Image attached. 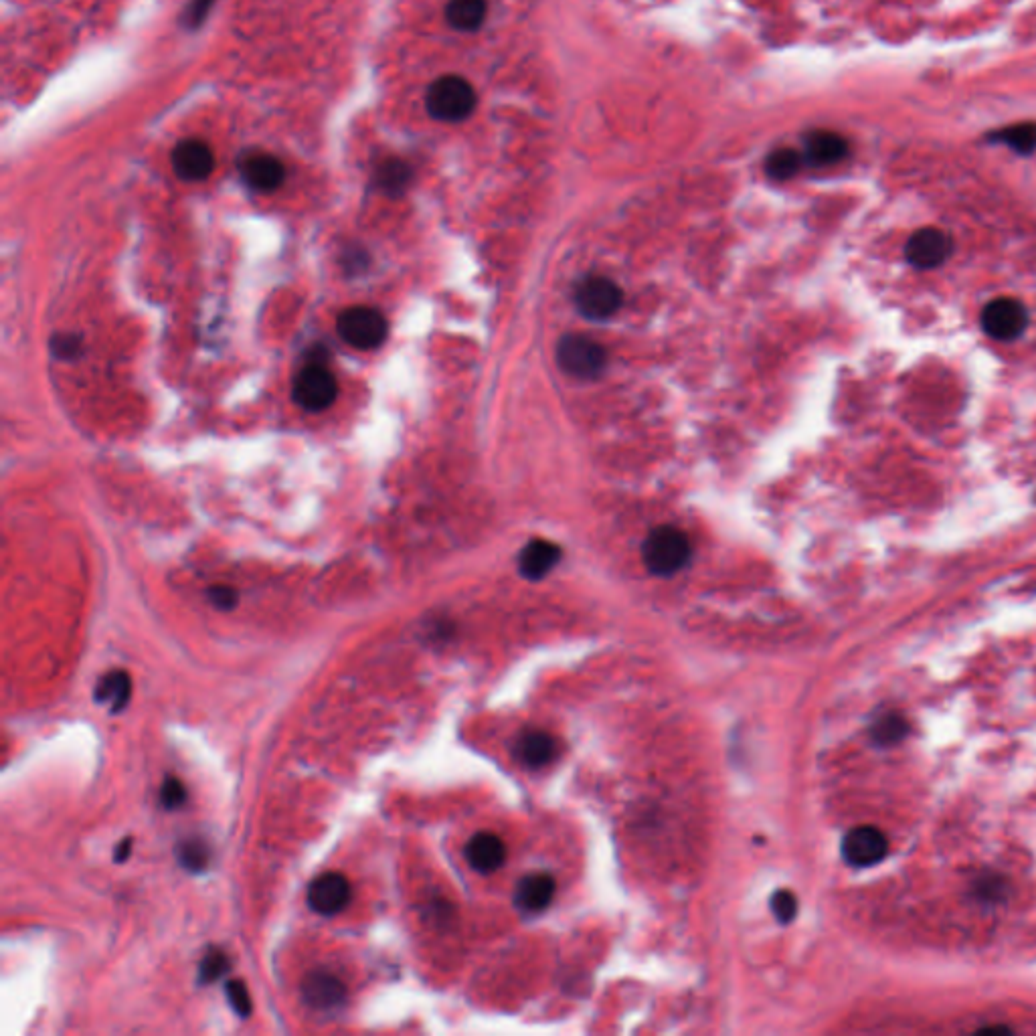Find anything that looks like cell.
Segmentation results:
<instances>
[{"mask_svg": "<svg viewBox=\"0 0 1036 1036\" xmlns=\"http://www.w3.org/2000/svg\"><path fill=\"white\" fill-rule=\"evenodd\" d=\"M559 557L561 551L557 545L549 541H533L523 549L521 559H518V567H521V573L527 579L537 581L543 579L557 565Z\"/></svg>", "mask_w": 1036, "mask_h": 1036, "instance_id": "ac0fdd59", "label": "cell"}, {"mask_svg": "<svg viewBox=\"0 0 1036 1036\" xmlns=\"http://www.w3.org/2000/svg\"><path fill=\"white\" fill-rule=\"evenodd\" d=\"M225 992H227V1000H229V1004H231V1008L235 1010L237 1016H241V1018L251 1016L253 1000H251V994H249L245 982L231 980V982H227Z\"/></svg>", "mask_w": 1036, "mask_h": 1036, "instance_id": "4316f807", "label": "cell"}, {"mask_svg": "<svg viewBox=\"0 0 1036 1036\" xmlns=\"http://www.w3.org/2000/svg\"><path fill=\"white\" fill-rule=\"evenodd\" d=\"M353 889L349 879L342 873H324L316 877L308 887V907L324 917L338 915L351 903Z\"/></svg>", "mask_w": 1036, "mask_h": 1036, "instance_id": "30bf717a", "label": "cell"}, {"mask_svg": "<svg viewBox=\"0 0 1036 1036\" xmlns=\"http://www.w3.org/2000/svg\"><path fill=\"white\" fill-rule=\"evenodd\" d=\"M1026 324V308L1012 298H998L982 312V328L994 340L1010 342L1024 332Z\"/></svg>", "mask_w": 1036, "mask_h": 1036, "instance_id": "9c48e42d", "label": "cell"}, {"mask_svg": "<svg viewBox=\"0 0 1036 1036\" xmlns=\"http://www.w3.org/2000/svg\"><path fill=\"white\" fill-rule=\"evenodd\" d=\"M464 854H466L468 865L476 873L488 875V873L498 871L504 865L506 846H504V842L496 834L480 832V834L470 838V842L466 844Z\"/></svg>", "mask_w": 1036, "mask_h": 1036, "instance_id": "5bb4252c", "label": "cell"}, {"mask_svg": "<svg viewBox=\"0 0 1036 1036\" xmlns=\"http://www.w3.org/2000/svg\"><path fill=\"white\" fill-rule=\"evenodd\" d=\"M413 179V172L407 162L399 158H387L377 168L375 183L389 197H401Z\"/></svg>", "mask_w": 1036, "mask_h": 1036, "instance_id": "ffe728a7", "label": "cell"}, {"mask_svg": "<svg viewBox=\"0 0 1036 1036\" xmlns=\"http://www.w3.org/2000/svg\"><path fill=\"white\" fill-rule=\"evenodd\" d=\"M559 367L577 379H593L606 369V351L595 340L571 334L565 336L557 347Z\"/></svg>", "mask_w": 1036, "mask_h": 1036, "instance_id": "277c9868", "label": "cell"}, {"mask_svg": "<svg viewBox=\"0 0 1036 1036\" xmlns=\"http://www.w3.org/2000/svg\"><path fill=\"white\" fill-rule=\"evenodd\" d=\"M302 998L314 1010H332L347 1000V988L328 972H312L302 982Z\"/></svg>", "mask_w": 1036, "mask_h": 1036, "instance_id": "4fadbf2b", "label": "cell"}, {"mask_svg": "<svg viewBox=\"0 0 1036 1036\" xmlns=\"http://www.w3.org/2000/svg\"><path fill=\"white\" fill-rule=\"evenodd\" d=\"M130 695L132 680L124 670H112L106 676H102L94 693L96 703L110 705L112 713H120L130 703Z\"/></svg>", "mask_w": 1036, "mask_h": 1036, "instance_id": "d6986e66", "label": "cell"}, {"mask_svg": "<svg viewBox=\"0 0 1036 1036\" xmlns=\"http://www.w3.org/2000/svg\"><path fill=\"white\" fill-rule=\"evenodd\" d=\"M992 140L1010 146L1018 154H1030L1036 150V122H1022L998 130Z\"/></svg>", "mask_w": 1036, "mask_h": 1036, "instance_id": "7402d4cb", "label": "cell"}, {"mask_svg": "<svg viewBox=\"0 0 1036 1036\" xmlns=\"http://www.w3.org/2000/svg\"><path fill=\"white\" fill-rule=\"evenodd\" d=\"M425 108L440 122H462L476 108V92L464 77L444 75L429 85Z\"/></svg>", "mask_w": 1036, "mask_h": 1036, "instance_id": "6da1fadb", "label": "cell"}, {"mask_svg": "<svg viewBox=\"0 0 1036 1036\" xmlns=\"http://www.w3.org/2000/svg\"><path fill=\"white\" fill-rule=\"evenodd\" d=\"M338 395V385L334 375L324 365H308L304 367L292 389L294 401L306 411H324L328 409Z\"/></svg>", "mask_w": 1036, "mask_h": 1036, "instance_id": "8992f818", "label": "cell"}, {"mask_svg": "<svg viewBox=\"0 0 1036 1036\" xmlns=\"http://www.w3.org/2000/svg\"><path fill=\"white\" fill-rule=\"evenodd\" d=\"M642 557L650 573L670 577L684 569L690 559V543L674 527L654 529L642 547Z\"/></svg>", "mask_w": 1036, "mask_h": 1036, "instance_id": "7a4b0ae2", "label": "cell"}, {"mask_svg": "<svg viewBox=\"0 0 1036 1036\" xmlns=\"http://www.w3.org/2000/svg\"><path fill=\"white\" fill-rule=\"evenodd\" d=\"M177 856H179V862L181 865L191 871V873H201L207 869L209 865V858H211V852H209V846L199 840V838H189V840H183L179 846H177Z\"/></svg>", "mask_w": 1036, "mask_h": 1036, "instance_id": "cb8c5ba5", "label": "cell"}, {"mask_svg": "<svg viewBox=\"0 0 1036 1036\" xmlns=\"http://www.w3.org/2000/svg\"><path fill=\"white\" fill-rule=\"evenodd\" d=\"M771 911H773L777 921L790 923L796 917V913H798V899H796V895L790 893V891H777L771 897Z\"/></svg>", "mask_w": 1036, "mask_h": 1036, "instance_id": "f1b7e54d", "label": "cell"}, {"mask_svg": "<svg viewBox=\"0 0 1036 1036\" xmlns=\"http://www.w3.org/2000/svg\"><path fill=\"white\" fill-rule=\"evenodd\" d=\"M213 5H215V0H191V5L187 7V11L183 15V25L187 29L201 27V23L207 19Z\"/></svg>", "mask_w": 1036, "mask_h": 1036, "instance_id": "1f68e13d", "label": "cell"}, {"mask_svg": "<svg viewBox=\"0 0 1036 1036\" xmlns=\"http://www.w3.org/2000/svg\"><path fill=\"white\" fill-rule=\"evenodd\" d=\"M954 251L952 237L935 227L919 229L907 241L905 253L909 264L917 270H933L945 264Z\"/></svg>", "mask_w": 1036, "mask_h": 1036, "instance_id": "ba28073f", "label": "cell"}, {"mask_svg": "<svg viewBox=\"0 0 1036 1036\" xmlns=\"http://www.w3.org/2000/svg\"><path fill=\"white\" fill-rule=\"evenodd\" d=\"M338 336L359 351H371L381 347L387 338L385 316L369 306L347 308L336 322Z\"/></svg>", "mask_w": 1036, "mask_h": 1036, "instance_id": "3957f363", "label": "cell"}, {"mask_svg": "<svg viewBox=\"0 0 1036 1036\" xmlns=\"http://www.w3.org/2000/svg\"><path fill=\"white\" fill-rule=\"evenodd\" d=\"M976 891H978L984 899H988V901H990L992 897H1002L1004 885H1002V881H1000V879H996V877H986V879H982V883L978 885V889H976Z\"/></svg>", "mask_w": 1036, "mask_h": 1036, "instance_id": "d6a6232c", "label": "cell"}, {"mask_svg": "<svg viewBox=\"0 0 1036 1036\" xmlns=\"http://www.w3.org/2000/svg\"><path fill=\"white\" fill-rule=\"evenodd\" d=\"M889 852L887 836L875 826L852 828L842 840V856L850 867L867 869L881 862Z\"/></svg>", "mask_w": 1036, "mask_h": 1036, "instance_id": "52a82bcc", "label": "cell"}, {"mask_svg": "<svg viewBox=\"0 0 1036 1036\" xmlns=\"http://www.w3.org/2000/svg\"><path fill=\"white\" fill-rule=\"evenodd\" d=\"M229 970V960L221 949H209L199 968V984H211Z\"/></svg>", "mask_w": 1036, "mask_h": 1036, "instance_id": "484cf974", "label": "cell"}, {"mask_svg": "<svg viewBox=\"0 0 1036 1036\" xmlns=\"http://www.w3.org/2000/svg\"><path fill=\"white\" fill-rule=\"evenodd\" d=\"M518 761L531 769H539L557 757V741L543 731H527L514 745Z\"/></svg>", "mask_w": 1036, "mask_h": 1036, "instance_id": "e0dca14e", "label": "cell"}, {"mask_svg": "<svg viewBox=\"0 0 1036 1036\" xmlns=\"http://www.w3.org/2000/svg\"><path fill=\"white\" fill-rule=\"evenodd\" d=\"M577 310L591 320H606L622 306V290L603 276H589L575 288Z\"/></svg>", "mask_w": 1036, "mask_h": 1036, "instance_id": "5b68a950", "label": "cell"}, {"mask_svg": "<svg viewBox=\"0 0 1036 1036\" xmlns=\"http://www.w3.org/2000/svg\"><path fill=\"white\" fill-rule=\"evenodd\" d=\"M130 852H132V838H126V840H122V842H120V846L116 848L114 858H116L118 862H124L126 858H130Z\"/></svg>", "mask_w": 1036, "mask_h": 1036, "instance_id": "836d02e7", "label": "cell"}, {"mask_svg": "<svg viewBox=\"0 0 1036 1036\" xmlns=\"http://www.w3.org/2000/svg\"><path fill=\"white\" fill-rule=\"evenodd\" d=\"M486 17V0H450L446 9L448 23L464 33L476 31Z\"/></svg>", "mask_w": 1036, "mask_h": 1036, "instance_id": "44dd1931", "label": "cell"}, {"mask_svg": "<svg viewBox=\"0 0 1036 1036\" xmlns=\"http://www.w3.org/2000/svg\"><path fill=\"white\" fill-rule=\"evenodd\" d=\"M172 168L183 181H205L215 168L213 150L203 140H183L172 150Z\"/></svg>", "mask_w": 1036, "mask_h": 1036, "instance_id": "7c38bea8", "label": "cell"}, {"mask_svg": "<svg viewBox=\"0 0 1036 1036\" xmlns=\"http://www.w3.org/2000/svg\"><path fill=\"white\" fill-rule=\"evenodd\" d=\"M555 879L547 873H533L516 885L514 905L525 913H541L555 897Z\"/></svg>", "mask_w": 1036, "mask_h": 1036, "instance_id": "9a60e30c", "label": "cell"}, {"mask_svg": "<svg viewBox=\"0 0 1036 1036\" xmlns=\"http://www.w3.org/2000/svg\"><path fill=\"white\" fill-rule=\"evenodd\" d=\"M187 798H189V794H187L185 784L181 780H177V777H166L160 788V804L166 810H177L187 802Z\"/></svg>", "mask_w": 1036, "mask_h": 1036, "instance_id": "83f0119b", "label": "cell"}, {"mask_svg": "<svg viewBox=\"0 0 1036 1036\" xmlns=\"http://www.w3.org/2000/svg\"><path fill=\"white\" fill-rule=\"evenodd\" d=\"M207 597L221 612H231L237 608V603H239V593L229 585H213L207 591Z\"/></svg>", "mask_w": 1036, "mask_h": 1036, "instance_id": "4dcf8cb0", "label": "cell"}, {"mask_svg": "<svg viewBox=\"0 0 1036 1036\" xmlns=\"http://www.w3.org/2000/svg\"><path fill=\"white\" fill-rule=\"evenodd\" d=\"M848 154L846 140L830 130H814L806 136L804 160L814 166H830Z\"/></svg>", "mask_w": 1036, "mask_h": 1036, "instance_id": "2e32d148", "label": "cell"}, {"mask_svg": "<svg viewBox=\"0 0 1036 1036\" xmlns=\"http://www.w3.org/2000/svg\"><path fill=\"white\" fill-rule=\"evenodd\" d=\"M239 170L247 187L259 193H272L286 181V168L282 160L262 150L247 152L239 162Z\"/></svg>", "mask_w": 1036, "mask_h": 1036, "instance_id": "8fae6325", "label": "cell"}, {"mask_svg": "<svg viewBox=\"0 0 1036 1036\" xmlns=\"http://www.w3.org/2000/svg\"><path fill=\"white\" fill-rule=\"evenodd\" d=\"M51 353L61 361H71L81 353V338L75 334H55L51 338Z\"/></svg>", "mask_w": 1036, "mask_h": 1036, "instance_id": "f546056e", "label": "cell"}, {"mask_svg": "<svg viewBox=\"0 0 1036 1036\" xmlns=\"http://www.w3.org/2000/svg\"><path fill=\"white\" fill-rule=\"evenodd\" d=\"M905 733H907V723L903 721V717H899L895 713L881 717L871 727L873 741L879 745H893V743L901 741L905 737Z\"/></svg>", "mask_w": 1036, "mask_h": 1036, "instance_id": "d4e9b609", "label": "cell"}, {"mask_svg": "<svg viewBox=\"0 0 1036 1036\" xmlns=\"http://www.w3.org/2000/svg\"><path fill=\"white\" fill-rule=\"evenodd\" d=\"M802 156L800 152L796 150H790V148H782V150H775L769 158H767V164H765V170L767 175L775 181H786V179H792L796 172L800 170L802 166Z\"/></svg>", "mask_w": 1036, "mask_h": 1036, "instance_id": "603a6c76", "label": "cell"}]
</instances>
